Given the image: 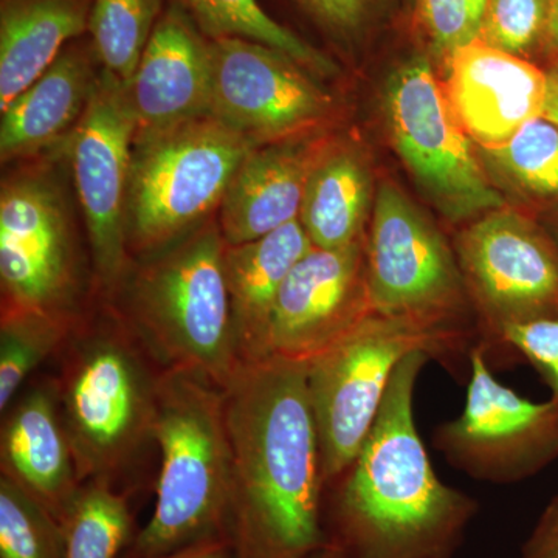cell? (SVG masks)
<instances>
[{
	"instance_id": "19",
	"label": "cell",
	"mask_w": 558,
	"mask_h": 558,
	"mask_svg": "<svg viewBox=\"0 0 558 558\" xmlns=\"http://www.w3.org/2000/svg\"><path fill=\"white\" fill-rule=\"evenodd\" d=\"M58 395L33 388L14 403L2 428V473L21 484L61 521L80 490L78 469Z\"/></svg>"
},
{
	"instance_id": "39",
	"label": "cell",
	"mask_w": 558,
	"mask_h": 558,
	"mask_svg": "<svg viewBox=\"0 0 558 558\" xmlns=\"http://www.w3.org/2000/svg\"><path fill=\"white\" fill-rule=\"evenodd\" d=\"M545 229L558 244V208H556V211L549 213L548 218L545 220Z\"/></svg>"
},
{
	"instance_id": "3",
	"label": "cell",
	"mask_w": 558,
	"mask_h": 558,
	"mask_svg": "<svg viewBox=\"0 0 558 558\" xmlns=\"http://www.w3.org/2000/svg\"><path fill=\"white\" fill-rule=\"evenodd\" d=\"M150 438L159 444L161 465L156 508L135 542L137 557L227 538L231 454L223 389L194 374L163 371Z\"/></svg>"
},
{
	"instance_id": "4",
	"label": "cell",
	"mask_w": 558,
	"mask_h": 558,
	"mask_svg": "<svg viewBox=\"0 0 558 558\" xmlns=\"http://www.w3.org/2000/svg\"><path fill=\"white\" fill-rule=\"evenodd\" d=\"M226 247L219 226H201L140 267L126 299L132 330L163 371L194 374L222 389L244 365Z\"/></svg>"
},
{
	"instance_id": "26",
	"label": "cell",
	"mask_w": 558,
	"mask_h": 558,
	"mask_svg": "<svg viewBox=\"0 0 558 558\" xmlns=\"http://www.w3.org/2000/svg\"><path fill=\"white\" fill-rule=\"evenodd\" d=\"M61 523L64 558H116L130 535V506L106 481H89L76 492Z\"/></svg>"
},
{
	"instance_id": "10",
	"label": "cell",
	"mask_w": 558,
	"mask_h": 558,
	"mask_svg": "<svg viewBox=\"0 0 558 558\" xmlns=\"http://www.w3.org/2000/svg\"><path fill=\"white\" fill-rule=\"evenodd\" d=\"M387 110L396 150L447 218H481L505 207L427 61L416 58L395 73Z\"/></svg>"
},
{
	"instance_id": "34",
	"label": "cell",
	"mask_w": 558,
	"mask_h": 558,
	"mask_svg": "<svg viewBox=\"0 0 558 558\" xmlns=\"http://www.w3.org/2000/svg\"><path fill=\"white\" fill-rule=\"evenodd\" d=\"M520 558H558V495L543 510Z\"/></svg>"
},
{
	"instance_id": "12",
	"label": "cell",
	"mask_w": 558,
	"mask_h": 558,
	"mask_svg": "<svg viewBox=\"0 0 558 558\" xmlns=\"http://www.w3.org/2000/svg\"><path fill=\"white\" fill-rule=\"evenodd\" d=\"M135 124L123 81L102 69L69 137L70 163L94 259L105 288L128 267L126 199Z\"/></svg>"
},
{
	"instance_id": "35",
	"label": "cell",
	"mask_w": 558,
	"mask_h": 558,
	"mask_svg": "<svg viewBox=\"0 0 558 558\" xmlns=\"http://www.w3.org/2000/svg\"><path fill=\"white\" fill-rule=\"evenodd\" d=\"M231 550L233 549L229 538H215L180 549L178 553L167 554V556L137 558H230Z\"/></svg>"
},
{
	"instance_id": "23",
	"label": "cell",
	"mask_w": 558,
	"mask_h": 558,
	"mask_svg": "<svg viewBox=\"0 0 558 558\" xmlns=\"http://www.w3.org/2000/svg\"><path fill=\"white\" fill-rule=\"evenodd\" d=\"M369 199V171L355 150L323 148L307 178L301 227L314 247H348L366 238Z\"/></svg>"
},
{
	"instance_id": "14",
	"label": "cell",
	"mask_w": 558,
	"mask_h": 558,
	"mask_svg": "<svg viewBox=\"0 0 558 558\" xmlns=\"http://www.w3.org/2000/svg\"><path fill=\"white\" fill-rule=\"evenodd\" d=\"M2 311L68 318L76 260L65 202L44 174H17L0 193Z\"/></svg>"
},
{
	"instance_id": "11",
	"label": "cell",
	"mask_w": 558,
	"mask_h": 558,
	"mask_svg": "<svg viewBox=\"0 0 558 558\" xmlns=\"http://www.w3.org/2000/svg\"><path fill=\"white\" fill-rule=\"evenodd\" d=\"M464 409L433 433L451 468L492 484L532 478L558 458V403L523 398L495 377L486 348L469 355Z\"/></svg>"
},
{
	"instance_id": "15",
	"label": "cell",
	"mask_w": 558,
	"mask_h": 558,
	"mask_svg": "<svg viewBox=\"0 0 558 558\" xmlns=\"http://www.w3.org/2000/svg\"><path fill=\"white\" fill-rule=\"evenodd\" d=\"M366 238L344 248L312 247L290 270L271 311L269 355L310 362L373 314Z\"/></svg>"
},
{
	"instance_id": "16",
	"label": "cell",
	"mask_w": 558,
	"mask_h": 558,
	"mask_svg": "<svg viewBox=\"0 0 558 558\" xmlns=\"http://www.w3.org/2000/svg\"><path fill=\"white\" fill-rule=\"evenodd\" d=\"M211 75V40L168 2L134 76L124 84L135 138L209 117Z\"/></svg>"
},
{
	"instance_id": "8",
	"label": "cell",
	"mask_w": 558,
	"mask_h": 558,
	"mask_svg": "<svg viewBox=\"0 0 558 558\" xmlns=\"http://www.w3.org/2000/svg\"><path fill=\"white\" fill-rule=\"evenodd\" d=\"M157 380L126 337L92 332L73 341L57 395L81 483H108L150 438Z\"/></svg>"
},
{
	"instance_id": "31",
	"label": "cell",
	"mask_w": 558,
	"mask_h": 558,
	"mask_svg": "<svg viewBox=\"0 0 558 558\" xmlns=\"http://www.w3.org/2000/svg\"><path fill=\"white\" fill-rule=\"evenodd\" d=\"M487 0H418L422 20L436 49L450 57L480 38Z\"/></svg>"
},
{
	"instance_id": "13",
	"label": "cell",
	"mask_w": 558,
	"mask_h": 558,
	"mask_svg": "<svg viewBox=\"0 0 558 558\" xmlns=\"http://www.w3.org/2000/svg\"><path fill=\"white\" fill-rule=\"evenodd\" d=\"M211 68L209 117L255 146L295 138L332 108L310 70L264 44L211 40Z\"/></svg>"
},
{
	"instance_id": "27",
	"label": "cell",
	"mask_w": 558,
	"mask_h": 558,
	"mask_svg": "<svg viewBox=\"0 0 558 558\" xmlns=\"http://www.w3.org/2000/svg\"><path fill=\"white\" fill-rule=\"evenodd\" d=\"M483 153L510 189L558 208L557 124L542 117L527 123L508 145Z\"/></svg>"
},
{
	"instance_id": "32",
	"label": "cell",
	"mask_w": 558,
	"mask_h": 558,
	"mask_svg": "<svg viewBox=\"0 0 558 558\" xmlns=\"http://www.w3.org/2000/svg\"><path fill=\"white\" fill-rule=\"evenodd\" d=\"M502 344L538 369L548 384L550 399L558 403V315L510 326L502 332Z\"/></svg>"
},
{
	"instance_id": "37",
	"label": "cell",
	"mask_w": 558,
	"mask_h": 558,
	"mask_svg": "<svg viewBox=\"0 0 558 558\" xmlns=\"http://www.w3.org/2000/svg\"><path fill=\"white\" fill-rule=\"evenodd\" d=\"M545 49L558 60V0L554 3L553 16H550L548 35H546ZM558 64V62H557Z\"/></svg>"
},
{
	"instance_id": "20",
	"label": "cell",
	"mask_w": 558,
	"mask_h": 558,
	"mask_svg": "<svg viewBox=\"0 0 558 558\" xmlns=\"http://www.w3.org/2000/svg\"><path fill=\"white\" fill-rule=\"evenodd\" d=\"M100 64L89 35L72 40L57 61L2 112V163L38 150L69 135L89 105Z\"/></svg>"
},
{
	"instance_id": "7",
	"label": "cell",
	"mask_w": 558,
	"mask_h": 558,
	"mask_svg": "<svg viewBox=\"0 0 558 558\" xmlns=\"http://www.w3.org/2000/svg\"><path fill=\"white\" fill-rule=\"evenodd\" d=\"M417 351L451 363L446 347L433 333L409 319L373 312L307 362L326 487L354 462L379 416L396 368Z\"/></svg>"
},
{
	"instance_id": "2",
	"label": "cell",
	"mask_w": 558,
	"mask_h": 558,
	"mask_svg": "<svg viewBox=\"0 0 558 558\" xmlns=\"http://www.w3.org/2000/svg\"><path fill=\"white\" fill-rule=\"evenodd\" d=\"M432 360L400 362L368 438L336 487L332 539L348 558H449L478 505L438 478L418 435L414 392Z\"/></svg>"
},
{
	"instance_id": "6",
	"label": "cell",
	"mask_w": 558,
	"mask_h": 558,
	"mask_svg": "<svg viewBox=\"0 0 558 558\" xmlns=\"http://www.w3.org/2000/svg\"><path fill=\"white\" fill-rule=\"evenodd\" d=\"M255 148L213 117L134 140L126 199L128 245L156 252L191 233L226 196Z\"/></svg>"
},
{
	"instance_id": "29",
	"label": "cell",
	"mask_w": 558,
	"mask_h": 558,
	"mask_svg": "<svg viewBox=\"0 0 558 558\" xmlns=\"http://www.w3.org/2000/svg\"><path fill=\"white\" fill-rule=\"evenodd\" d=\"M62 523L21 484L0 478V558H64Z\"/></svg>"
},
{
	"instance_id": "17",
	"label": "cell",
	"mask_w": 558,
	"mask_h": 558,
	"mask_svg": "<svg viewBox=\"0 0 558 558\" xmlns=\"http://www.w3.org/2000/svg\"><path fill=\"white\" fill-rule=\"evenodd\" d=\"M444 89L470 138L494 150L542 119L548 73L476 39L450 54Z\"/></svg>"
},
{
	"instance_id": "28",
	"label": "cell",
	"mask_w": 558,
	"mask_h": 558,
	"mask_svg": "<svg viewBox=\"0 0 558 558\" xmlns=\"http://www.w3.org/2000/svg\"><path fill=\"white\" fill-rule=\"evenodd\" d=\"M69 336V318L40 312L2 311L0 410L5 413L25 379Z\"/></svg>"
},
{
	"instance_id": "18",
	"label": "cell",
	"mask_w": 558,
	"mask_h": 558,
	"mask_svg": "<svg viewBox=\"0 0 558 558\" xmlns=\"http://www.w3.org/2000/svg\"><path fill=\"white\" fill-rule=\"evenodd\" d=\"M322 149L310 140L289 138L250 150L219 205L226 244H247L299 220L307 178Z\"/></svg>"
},
{
	"instance_id": "9",
	"label": "cell",
	"mask_w": 558,
	"mask_h": 558,
	"mask_svg": "<svg viewBox=\"0 0 558 558\" xmlns=\"http://www.w3.org/2000/svg\"><path fill=\"white\" fill-rule=\"evenodd\" d=\"M454 253L488 360L510 326L558 315V244L545 227L494 209L461 231Z\"/></svg>"
},
{
	"instance_id": "22",
	"label": "cell",
	"mask_w": 558,
	"mask_h": 558,
	"mask_svg": "<svg viewBox=\"0 0 558 558\" xmlns=\"http://www.w3.org/2000/svg\"><path fill=\"white\" fill-rule=\"evenodd\" d=\"M92 0H0V113L87 35Z\"/></svg>"
},
{
	"instance_id": "1",
	"label": "cell",
	"mask_w": 558,
	"mask_h": 558,
	"mask_svg": "<svg viewBox=\"0 0 558 558\" xmlns=\"http://www.w3.org/2000/svg\"><path fill=\"white\" fill-rule=\"evenodd\" d=\"M226 392L234 558H304L328 543L307 362L244 363Z\"/></svg>"
},
{
	"instance_id": "33",
	"label": "cell",
	"mask_w": 558,
	"mask_h": 558,
	"mask_svg": "<svg viewBox=\"0 0 558 558\" xmlns=\"http://www.w3.org/2000/svg\"><path fill=\"white\" fill-rule=\"evenodd\" d=\"M317 22L333 35L348 36L365 20L369 0H295Z\"/></svg>"
},
{
	"instance_id": "5",
	"label": "cell",
	"mask_w": 558,
	"mask_h": 558,
	"mask_svg": "<svg viewBox=\"0 0 558 558\" xmlns=\"http://www.w3.org/2000/svg\"><path fill=\"white\" fill-rule=\"evenodd\" d=\"M371 310L409 319L446 347L451 363L480 344L457 253L438 227L395 185L381 183L366 238Z\"/></svg>"
},
{
	"instance_id": "24",
	"label": "cell",
	"mask_w": 558,
	"mask_h": 558,
	"mask_svg": "<svg viewBox=\"0 0 558 558\" xmlns=\"http://www.w3.org/2000/svg\"><path fill=\"white\" fill-rule=\"evenodd\" d=\"M185 11L209 40L240 38L282 51L312 75H336L328 54L275 20L259 0H170Z\"/></svg>"
},
{
	"instance_id": "38",
	"label": "cell",
	"mask_w": 558,
	"mask_h": 558,
	"mask_svg": "<svg viewBox=\"0 0 558 558\" xmlns=\"http://www.w3.org/2000/svg\"><path fill=\"white\" fill-rule=\"evenodd\" d=\"M304 558H348L347 554L343 553L339 548V546L333 545V543H326L325 546H322V548H318L317 550H314V553H311L310 556H306Z\"/></svg>"
},
{
	"instance_id": "21",
	"label": "cell",
	"mask_w": 558,
	"mask_h": 558,
	"mask_svg": "<svg viewBox=\"0 0 558 558\" xmlns=\"http://www.w3.org/2000/svg\"><path fill=\"white\" fill-rule=\"evenodd\" d=\"M312 247L300 220L247 244L227 245L223 264L242 362L269 357L267 336L279 289Z\"/></svg>"
},
{
	"instance_id": "36",
	"label": "cell",
	"mask_w": 558,
	"mask_h": 558,
	"mask_svg": "<svg viewBox=\"0 0 558 558\" xmlns=\"http://www.w3.org/2000/svg\"><path fill=\"white\" fill-rule=\"evenodd\" d=\"M548 73V92H546L545 109H543V119L558 126V64L553 69L546 70Z\"/></svg>"
},
{
	"instance_id": "30",
	"label": "cell",
	"mask_w": 558,
	"mask_h": 558,
	"mask_svg": "<svg viewBox=\"0 0 558 558\" xmlns=\"http://www.w3.org/2000/svg\"><path fill=\"white\" fill-rule=\"evenodd\" d=\"M556 0H487L480 40L524 58L545 47Z\"/></svg>"
},
{
	"instance_id": "25",
	"label": "cell",
	"mask_w": 558,
	"mask_h": 558,
	"mask_svg": "<svg viewBox=\"0 0 558 558\" xmlns=\"http://www.w3.org/2000/svg\"><path fill=\"white\" fill-rule=\"evenodd\" d=\"M170 0H92L89 38L102 69L128 83Z\"/></svg>"
}]
</instances>
